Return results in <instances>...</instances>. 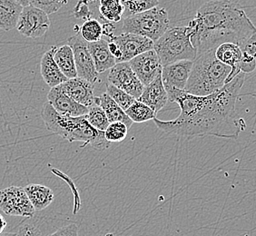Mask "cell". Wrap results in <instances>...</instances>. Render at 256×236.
<instances>
[{
  "label": "cell",
  "instance_id": "cell-1",
  "mask_svg": "<svg viewBox=\"0 0 256 236\" xmlns=\"http://www.w3.org/2000/svg\"><path fill=\"white\" fill-rule=\"evenodd\" d=\"M246 74L239 73L222 88L202 96L174 88H166L169 101L178 104L181 113L174 120L162 121L154 118V122L164 132L182 138L211 136L237 139L246 128L236 109Z\"/></svg>",
  "mask_w": 256,
  "mask_h": 236
},
{
  "label": "cell",
  "instance_id": "cell-2",
  "mask_svg": "<svg viewBox=\"0 0 256 236\" xmlns=\"http://www.w3.org/2000/svg\"><path fill=\"white\" fill-rule=\"evenodd\" d=\"M197 56L216 50L224 43L240 46L256 33V26L244 10L228 0H211L197 10L188 25Z\"/></svg>",
  "mask_w": 256,
  "mask_h": 236
},
{
  "label": "cell",
  "instance_id": "cell-3",
  "mask_svg": "<svg viewBox=\"0 0 256 236\" xmlns=\"http://www.w3.org/2000/svg\"><path fill=\"white\" fill-rule=\"evenodd\" d=\"M41 116L46 128L52 133L56 134L62 138L72 142H83L84 146L103 150L110 146L102 131L93 128L84 116H64L56 111L48 101L41 111Z\"/></svg>",
  "mask_w": 256,
  "mask_h": 236
},
{
  "label": "cell",
  "instance_id": "cell-4",
  "mask_svg": "<svg viewBox=\"0 0 256 236\" xmlns=\"http://www.w3.org/2000/svg\"><path fill=\"white\" fill-rule=\"evenodd\" d=\"M232 68L219 61L216 50L197 56L184 91L194 96H208L222 88Z\"/></svg>",
  "mask_w": 256,
  "mask_h": 236
},
{
  "label": "cell",
  "instance_id": "cell-5",
  "mask_svg": "<svg viewBox=\"0 0 256 236\" xmlns=\"http://www.w3.org/2000/svg\"><path fill=\"white\" fill-rule=\"evenodd\" d=\"M154 50L162 66L181 60L194 61L197 56V51L192 44L188 26L168 28L154 42Z\"/></svg>",
  "mask_w": 256,
  "mask_h": 236
},
{
  "label": "cell",
  "instance_id": "cell-6",
  "mask_svg": "<svg viewBox=\"0 0 256 236\" xmlns=\"http://www.w3.org/2000/svg\"><path fill=\"white\" fill-rule=\"evenodd\" d=\"M169 26L170 20L166 10L156 6L142 13L126 18L122 31L123 33L143 36L156 42L169 28Z\"/></svg>",
  "mask_w": 256,
  "mask_h": 236
},
{
  "label": "cell",
  "instance_id": "cell-7",
  "mask_svg": "<svg viewBox=\"0 0 256 236\" xmlns=\"http://www.w3.org/2000/svg\"><path fill=\"white\" fill-rule=\"evenodd\" d=\"M0 209L8 216L25 218H32L36 212L25 188L20 186L0 190Z\"/></svg>",
  "mask_w": 256,
  "mask_h": 236
},
{
  "label": "cell",
  "instance_id": "cell-8",
  "mask_svg": "<svg viewBox=\"0 0 256 236\" xmlns=\"http://www.w3.org/2000/svg\"><path fill=\"white\" fill-rule=\"evenodd\" d=\"M50 26L48 15L43 10L30 5L23 8L16 30L26 38L36 40L43 36L50 30Z\"/></svg>",
  "mask_w": 256,
  "mask_h": 236
},
{
  "label": "cell",
  "instance_id": "cell-9",
  "mask_svg": "<svg viewBox=\"0 0 256 236\" xmlns=\"http://www.w3.org/2000/svg\"><path fill=\"white\" fill-rule=\"evenodd\" d=\"M68 44L74 52L78 76L88 80L92 84H96L98 80L99 74L89 50L88 42L78 33L69 38Z\"/></svg>",
  "mask_w": 256,
  "mask_h": 236
},
{
  "label": "cell",
  "instance_id": "cell-10",
  "mask_svg": "<svg viewBox=\"0 0 256 236\" xmlns=\"http://www.w3.org/2000/svg\"><path fill=\"white\" fill-rule=\"evenodd\" d=\"M108 82L114 86L138 99L143 93L144 86L139 80L129 62L116 63L109 71Z\"/></svg>",
  "mask_w": 256,
  "mask_h": 236
},
{
  "label": "cell",
  "instance_id": "cell-11",
  "mask_svg": "<svg viewBox=\"0 0 256 236\" xmlns=\"http://www.w3.org/2000/svg\"><path fill=\"white\" fill-rule=\"evenodd\" d=\"M110 40L118 44L121 51L122 56L121 58L119 59L118 63L129 62L138 56V54L154 50V46L153 40L132 33H123L119 36H114L110 38Z\"/></svg>",
  "mask_w": 256,
  "mask_h": 236
},
{
  "label": "cell",
  "instance_id": "cell-12",
  "mask_svg": "<svg viewBox=\"0 0 256 236\" xmlns=\"http://www.w3.org/2000/svg\"><path fill=\"white\" fill-rule=\"evenodd\" d=\"M129 64L144 86H148L162 73V66L154 50L138 54Z\"/></svg>",
  "mask_w": 256,
  "mask_h": 236
},
{
  "label": "cell",
  "instance_id": "cell-13",
  "mask_svg": "<svg viewBox=\"0 0 256 236\" xmlns=\"http://www.w3.org/2000/svg\"><path fill=\"white\" fill-rule=\"evenodd\" d=\"M48 100L58 113L64 116H81L88 112V108L70 98L61 84L51 88L48 94Z\"/></svg>",
  "mask_w": 256,
  "mask_h": 236
},
{
  "label": "cell",
  "instance_id": "cell-14",
  "mask_svg": "<svg viewBox=\"0 0 256 236\" xmlns=\"http://www.w3.org/2000/svg\"><path fill=\"white\" fill-rule=\"evenodd\" d=\"M192 64L194 61L192 60H181L164 66L162 79L164 88H174L184 90L190 76Z\"/></svg>",
  "mask_w": 256,
  "mask_h": 236
},
{
  "label": "cell",
  "instance_id": "cell-15",
  "mask_svg": "<svg viewBox=\"0 0 256 236\" xmlns=\"http://www.w3.org/2000/svg\"><path fill=\"white\" fill-rule=\"evenodd\" d=\"M61 86L64 89V92L78 103L88 108L94 104L96 98L94 94V84H92L88 80L76 76L74 78L68 79L61 84Z\"/></svg>",
  "mask_w": 256,
  "mask_h": 236
},
{
  "label": "cell",
  "instance_id": "cell-16",
  "mask_svg": "<svg viewBox=\"0 0 256 236\" xmlns=\"http://www.w3.org/2000/svg\"><path fill=\"white\" fill-rule=\"evenodd\" d=\"M138 100L146 104L156 114L166 106L169 99L166 89L162 83V73L158 74L150 84L144 86L143 93Z\"/></svg>",
  "mask_w": 256,
  "mask_h": 236
},
{
  "label": "cell",
  "instance_id": "cell-17",
  "mask_svg": "<svg viewBox=\"0 0 256 236\" xmlns=\"http://www.w3.org/2000/svg\"><path fill=\"white\" fill-rule=\"evenodd\" d=\"M58 46H52L42 56L40 62V73L46 84L50 88L63 84L68 78L60 70V66L56 63L54 54Z\"/></svg>",
  "mask_w": 256,
  "mask_h": 236
},
{
  "label": "cell",
  "instance_id": "cell-18",
  "mask_svg": "<svg viewBox=\"0 0 256 236\" xmlns=\"http://www.w3.org/2000/svg\"><path fill=\"white\" fill-rule=\"evenodd\" d=\"M242 50L240 46L234 43H224L217 46L216 50V56L224 64H227L231 68V73L227 78L226 83L232 81L241 73L239 69V63L242 59Z\"/></svg>",
  "mask_w": 256,
  "mask_h": 236
},
{
  "label": "cell",
  "instance_id": "cell-19",
  "mask_svg": "<svg viewBox=\"0 0 256 236\" xmlns=\"http://www.w3.org/2000/svg\"><path fill=\"white\" fill-rule=\"evenodd\" d=\"M88 46L98 74L112 68L116 64V58L109 50L108 42L106 40H100L96 42L88 43Z\"/></svg>",
  "mask_w": 256,
  "mask_h": 236
},
{
  "label": "cell",
  "instance_id": "cell-20",
  "mask_svg": "<svg viewBox=\"0 0 256 236\" xmlns=\"http://www.w3.org/2000/svg\"><path fill=\"white\" fill-rule=\"evenodd\" d=\"M94 102L103 108L108 116L109 123L121 122L126 124L129 129L131 128L134 123L133 121L128 118L126 111H124L123 109L109 96L108 94L104 93L100 96H96Z\"/></svg>",
  "mask_w": 256,
  "mask_h": 236
},
{
  "label": "cell",
  "instance_id": "cell-21",
  "mask_svg": "<svg viewBox=\"0 0 256 236\" xmlns=\"http://www.w3.org/2000/svg\"><path fill=\"white\" fill-rule=\"evenodd\" d=\"M22 10L16 0H0V30L10 31L16 28Z\"/></svg>",
  "mask_w": 256,
  "mask_h": 236
},
{
  "label": "cell",
  "instance_id": "cell-22",
  "mask_svg": "<svg viewBox=\"0 0 256 236\" xmlns=\"http://www.w3.org/2000/svg\"><path fill=\"white\" fill-rule=\"evenodd\" d=\"M25 191L36 211L44 210L54 201V192L50 187L30 184L25 187Z\"/></svg>",
  "mask_w": 256,
  "mask_h": 236
},
{
  "label": "cell",
  "instance_id": "cell-23",
  "mask_svg": "<svg viewBox=\"0 0 256 236\" xmlns=\"http://www.w3.org/2000/svg\"><path fill=\"white\" fill-rule=\"evenodd\" d=\"M54 59L62 73L68 78H74L78 76L74 52L69 44H63L60 48L58 46L54 54Z\"/></svg>",
  "mask_w": 256,
  "mask_h": 236
},
{
  "label": "cell",
  "instance_id": "cell-24",
  "mask_svg": "<svg viewBox=\"0 0 256 236\" xmlns=\"http://www.w3.org/2000/svg\"><path fill=\"white\" fill-rule=\"evenodd\" d=\"M124 13L121 0H100L99 14L104 20L110 23L119 22Z\"/></svg>",
  "mask_w": 256,
  "mask_h": 236
},
{
  "label": "cell",
  "instance_id": "cell-25",
  "mask_svg": "<svg viewBox=\"0 0 256 236\" xmlns=\"http://www.w3.org/2000/svg\"><path fill=\"white\" fill-rule=\"evenodd\" d=\"M126 114L134 123H144L156 118V113L146 104L138 101V99L133 104L126 110Z\"/></svg>",
  "mask_w": 256,
  "mask_h": 236
},
{
  "label": "cell",
  "instance_id": "cell-26",
  "mask_svg": "<svg viewBox=\"0 0 256 236\" xmlns=\"http://www.w3.org/2000/svg\"><path fill=\"white\" fill-rule=\"evenodd\" d=\"M84 116L93 128L102 132L106 130L110 124L103 108L96 102L94 104L89 106L88 112L84 114Z\"/></svg>",
  "mask_w": 256,
  "mask_h": 236
},
{
  "label": "cell",
  "instance_id": "cell-27",
  "mask_svg": "<svg viewBox=\"0 0 256 236\" xmlns=\"http://www.w3.org/2000/svg\"><path fill=\"white\" fill-rule=\"evenodd\" d=\"M126 18L151 10L159 5V0H121Z\"/></svg>",
  "mask_w": 256,
  "mask_h": 236
},
{
  "label": "cell",
  "instance_id": "cell-28",
  "mask_svg": "<svg viewBox=\"0 0 256 236\" xmlns=\"http://www.w3.org/2000/svg\"><path fill=\"white\" fill-rule=\"evenodd\" d=\"M80 34L86 42L92 43L102 40L104 34L103 26L96 20L84 21L80 28Z\"/></svg>",
  "mask_w": 256,
  "mask_h": 236
},
{
  "label": "cell",
  "instance_id": "cell-29",
  "mask_svg": "<svg viewBox=\"0 0 256 236\" xmlns=\"http://www.w3.org/2000/svg\"><path fill=\"white\" fill-rule=\"evenodd\" d=\"M106 93L108 94L109 96L113 99L114 101L118 104L124 111L129 108L136 100L131 94H129L122 89L118 88L110 83L106 84Z\"/></svg>",
  "mask_w": 256,
  "mask_h": 236
},
{
  "label": "cell",
  "instance_id": "cell-30",
  "mask_svg": "<svg viewBox=\"0 0 256 236\" xmlns=\"http://www.w3.org/2000/svg\"><path fill=\"white\" fill-rule=\"evenodd\" d=\"M129 128L121 122L109 124L108 128L104 132V138L109 143H120L128 136Z\"/></svg>",
  "mask_w": 256,
  "mask_h": 236
},
{
  "label": "cell",
  "instance_id": "cell-31",
  "mask_svg": "<svg viewBox=\"0 0 256 236\" xmlns=\"http://www.w3.org/2000/svg\"><path fill=\"white\" fill-rule=\"evenodd\" d=\"M30 5L43 10L48 15L54 14L66 5L68 0H30Z\"/></svg>",
  "mask_w": 256,
  "mask_h": 236
},
{
  "label": "cell",
  "instance_id": "cell-32",
  "mask_svg": "<svg viewBox=\"0 0 256 236\" xmlns=\"http://www.w3.org/2000/svg\"><path fill=\"white\" fill-rule=\"evenodd\" d=\"M242 58L256 60V33L251 36L240 46Z\"/></svg>",
  "mask_w": 256,
  "mask_h": 236
},
{
  "label": "cell",
  "instance_id": "cell-33",
  "mask_svg": "<svg viewBox=\"0 0 256 236\" xmlns=\"http://www.w3.org/2000/svg\"><path fill=\"white\" fill-rule=\"evenodd\" d=\"M48 236H78V226L74 224L64 226Z\"/></svg>",
  "mask_w": 256,
  "mask_h": 236
},
{
  "label": "cell",
  "instance_id": "cell-34",
  "mask_svg": "<svg viewBox=\"0 0 256 236\" xmlns=\"http://www.w3.org/2000/svg\"><path fill=\"white\" fill-rule=\"evenodd\" d=\"M18 236H41V232L34 224H25L20 226Z\"/></svg>",
  "mask_w": 256,
  "mask_h": 236
},
{
  "label": "cell",
  "instance_id": "cell-35",
  "mask_svg": "<svg viewBox=\"0 0 256 236\" xmlns=\"http://www.w3.org/2000/svg\"><path fill=\"white\" fill-rule=\"evenodd\" d=\"M6 226H8L6 221L5 219H4V217L2 216L0 214V234H1L4 232V230H5Z\"/></svg>",
  "mask_w": 256,
  "mask_h": 236
},
{
  "label": "cell",
  "instance_id": "cell-36",
  "mask_svg": "<svg viewBox=\"0 0 256 236\" xmlns=\"http://www.w3.org/2000/svg\"><path fill=\"white\" fill-rule=\"evenodd\" d=\"M18 3H20V5L22 6L23 8L26 6L30 5V0H16Z\"/></svg>",
  "mask_w": 256,
  "mask_h": 236
},
{
  "label": "cell",
  "instance_id": "cell-37",
  "mask_svg": "<svg viewBox=\"0 0 256 236\" xmlns=\"http://www.w3.org/2000/svg\"><path fill=\"white\" fill-rule=\"evenodd\" d=\"M0 236H18V234H15V232H2Z\"/></svg>",
  "mask_w": 256,
  "mask_h": 236
}]
</instances>
